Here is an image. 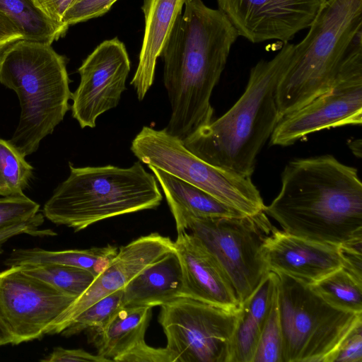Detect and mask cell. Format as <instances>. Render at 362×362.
I'll return each instance as SVG.
<instances>
[{
    "label": "cell",
    "mask_w": 362,
    "mask_h": 362,
    "mask_svg": "<svg viewBox=\"0 0 362 362\" xmlns=\"http://www.w3.org/2000/svg\"><path fill=\"white\" fill-rule=\"evenodd\" d=\"M23 39L14 23L0 11V52L13 42Z\"/></svg>",
    "instance_id": "obj_38"
},
{
    "label": "cell",
    "mask_w": 362,
    "mask_h": 362,
    "mask_svg": "<svg viewBox=\"0 0 362 362\" xmlns=\"http://www.w3.org/2000/svg\"><path fill=\"white\" fill-rule=\"evenodd\" d=\"M171 362L170 355L164 348H154L146 341L136 346L126 354L121 356L117 362Z\"/></svg>",
    "instance_id": "obj_33"
},
{
    "label": "cell",
    "mask_w": 362,
    "mask_h": 362,
    "mask_svg": "<svg viewBox=\"0 0 362 362\" xmlns=\"http://www.w3.org/2000/svg\"><path fill=\"white\" fill-rule=\"evenodd\" d=\"M293 51L294 45L286 42L272 59L259 61L239 99L222 116L184 139L185 146L212 165L251 177L259 153L280 120L276 90Z\"/></svg>",
    "instance_id": "obj_3"
},
{
    "label": "cell",
    "mask_w": 362,
    "mask_h": 362,
    "mask_svg": "<svg viewBox=\"0 0 362 362\" xmlns=\"http://www.w3.org/2000/svg\"><path fill=\"white\" fill-rule=\"evenodd\" d=\"M138 160L160 168L209 193L245 216L264 211L261 194L251 177L237 175L203 160L168 133L144 126L130 148Z\"/></svg>",
    "instance_id": "obj_9"
},
{
    "label": "cell",
    "mask_w": 362,
    "mask_h": 362,
    "mask_svg": "<svg viewBox=\"0 0 362 362\" xmlns=\"http://www.w3.org/2000/svg\"><path fill=\"white\" fill-rule=\"evenodd\" d=\"M42 362H109L99 355L91 354L83 349H67L62 347L54 348L53 351L44 358Z\"/></svg>",
    "instance_id": "obj_34"
},
{
    "label": "cell",
    "mask_w": 362,
    "mask_h": 362,
    "mask_svg": "<svg viewBox=\"0 0 362 362\" xmlns=\"http://www.w3.org/2000/svg\"><path fill=\"white\" fill-rule=\"evenodd\" d=\"M238 36L252 43L288 42L308 28L322 0H217Z\"/></svg>",
    "instance_id": "obj_14"
},
{
    "label": "cell",
    "mask_w": 362,
    "mask_h": 362,
    "mask_svg": "<svg viewBox=\"0 0 362 362\" xmlns=\"http://www.w3.org/2000/svg\"><path fill=\"white\" fill-rule=\"evenodd\" d=\"M34 5L54 23L68 29L63 18L74 0H32Z\"/></svg>",
    "instance_id": "obj_36"
},
{
    "label": "cell",
    "mask_w": 362,
    "mask_h": 362,
    "mask_svg": "<svg viewBox=\"0 0 362 362\" xmlns=\"http://www.w3.org/2000/svg\"><path fill=\"white\" fill-rule=\"evenodd\" d=\"M129 71L127 49L117 37L100 43L83 62L71 98L72 117L82 129L94 128L99 116L117 106Z\"/></svg>",
    "instance_id": "obj_13"
},
{
    "label": "cell",
    "mask_w": 362,
    "mask_h": 362,
    "mask_svg": "<svg viewBox=\"0 0 362 362\" xmlns=\"http://www.w3.org/2000/svg\"><path fill=\"white\" fill-rule=\"evenodd\" d=\"M361 122L362 33L347 52L330 88L282 117L270 136V143L289 146L322 129Z\"/></svg>",
    "instance_id": "obj_11"
},
{
    "label": "cell",
    "mask_w": 362,
    "mask_h": 362,
    "mask_svg": "<svg viewBox=\"0 0 362 362\" xmlns=\"http://www.w3.org/2000/svg\"><path fill=\"white\" fill-rule=\"evenodd\" d=\"M40 205L24 194L0 198V230L33 219Z\"/></svg>",
    "instance_id": "obj_30"
},
{
    "label": "cell",
    "mask_w": 362,
    "mask_h": 362,
    "mask_svg": "<svg viewBox=\"0 0 362 362\" xmlns=\"http://www.w3.org/2000/svg\"><path fill=\"white\" fill-rule=\"evenodd\" d=\"M177 233H190L224 270L242 304L257 289L270 272L262 245L274 226L264 211L252 216L202 218L174 216Z\"/></svg>",
    "instance_id": "obj_8"
},
{
    "label": "cell",
    "mask_w": 362,
    "mask_h": 362,
    "mask_svg": "<svg viewBox=\"0 0 362 362\" xmlns=\"http://www.w3.org/2000/svg\"><path fill=\"white\" fill-rule=\"evenodd\" d=\"M151 309L146 306L121 308L108 325L98 333V355L109 361H117L145 341Z\"/></svg>",
    "instance_id": "obj_22"
},
{
    "label": "cell",
    "mask_w": 362,
    "mask_h": 362,
    "mask_svg": "<svg viewBox=\"0 0 362 362\" xmlns=\"http://www.w3.org/2000/svg\"><path fill=\"white\" fill-rule=\"evenodd\" d=\"M264 212L284 231L339 246L362 236L358 170L332 155L295 159L281 173L277 196Z\"/></svg>",
    "instance_id": "obj_2"
},
{
    "label": "cell",
    "mask_w": 362,
    "mask_h": 362,
    "mask_svg": "<svg viewBox=\"0 0 362 362\" xmlns=\"http://www.w3.org/2000/svg\"><path fill=\"white\" fill-rule=\"evenodd\" d=\"M20 267L24 272L76 298L84 293L96 277L87 270L58 264H23Z\"/></svg>",
    "instance_id": "obj_26"
},
{
    "label": "cell",
    "mask_w": 362,
    "mask_h": 362,
    "mask_svg": "<svg viewBox=\"0 0 362 362\" xmlns=\"http://www.w3.org/2000/svg\"><path fill=\"white\" fill-rule=\"evenodd\" d=\"M276 275L282 362H334L346 339L362 326V313L337 308L310 286Z\"/></svg>",
    "instance_id": "obj_7"
},
{
    "label": "cell",
    "mask_w": 362,
    "mask_h": 362,
    "mask_svg": "<svg viewBox=\"0 0 362 362\" xmlns=\"http://www.w3.org/2000/svg\"><path fill=\"white\" fill-rule=\"evenodd\" d=\"M186 0H144L145 31L139 64L130 82L142 100L151 87L157 59L170 35Z\"/></svg>",
    "instance_id": "obj_18"
},
{
    "label": "cell",
    "mask_w": 362,
    "mask_h": 362,
    "mask_svg": "<svg viewBox=\"0 0 362 362\" xmlns=\"http://www.w3.org/2000/svg\"><path fill=\"white\" fill-rule=\"evenodd\" d=\"M252 362H282V330L277 290Z\"/></svg>",
    "instance_id": "obj_29"
},
{
    "label": "cell",
    "mask_w": 362,
    "mask_h": 362,
    "mask_svg": "<svg viewBox=\"0 0 362 362\" xmlns=\"http://www.w3.org/2000/svg\"><path fill=\"white\" fill-rule=\"evenodd\" d=\"M270 272L312 286L343 267L339 246L297 236L274 227L262 245Z\"/></svg>",
    "instance_id": "obj_16"
},
{
    "label": "cell",
    "mask_w": 362,
    "mask_h": 362,
    "mask_svg": "<svg viewBox=\"0 0 362 362\" xmlns=\"http://www.w3.org/2000/svg\"><path fill=\"white\" fill-rule=\"evenodd\" d=\"M51 45L21 39L0 53V83L16 93L21 109L9 141L25 156L38 149L71 108L66 62Z\"/></svg>",
    "instance_id": "obj_4"
},
{
    "label": "cell",
    "mask_w": 362,
    "mask_h": 362,
    "mask_svg": "<svg viewBox=\"0 0 362 362\" xmlns=\"http://www.w3.org/2000/svg\"><path fill=\"white\" fill-rule=\"evenodd\" d=\"M160 57L171 113L165 131L183 141L213 120L212 92L238 34L218 9L186 0Z\"/></svg>",
    "instance_id": "obj_1"
},
{
    "label": "cell",
    "mask_w": 362,
    "mask_h": 362,
    "mask_svg": "<svg viewBox=\"0 0 362 362\" xmlns=\"http://www.w3.org/2000/svg\"><path fill=\"white\" fill-rule=\"evenodd\" d=\"M117 0H74L65 13L63 23L69 25L100 16Z\"/></svg>",
    "instance_id": "obj_31"
},
{
    "label": "cell",
    "mask_w": 362,
    "mask_h": 362,
    "mask_svg": "<svg viewBox=\"0 0 362 362\" xmlns=\"http://www.w3.org/2000/svg\"><path fill=\"white\" fill-rule=\"evenodd\" d=\"M241 308L226 310L187 297L160 306L171 362H228Z\"/></svg>",
    "instance_id": "obj_10"
},
{
    "label": "cell",
    "mask_w": 362,
    "mask_h": 362,
    "mask_svg": "<svg viewBox=\"0 0 362 362\" xmlns=\"http://www.w3.org/2000/svg\"><path fill=\"white\" fill-rule=\"evenodd\" d=\"M118 250L110 245L62 251H49L37 247L16 249L11 252L4 264L8 267L23 264H58L81 268L97 276L115 258Z\"/></svg>",
    "instance_id": "obj_23"
},
{
    "label": "cell",
    "mask_w": 362,
    "mask_h": 362,
    "mask_svg": "<svg viewBox=\"0 0 362 362\" xmlns=\"http://www.w3.org/2000/svg\"><path fill=\"white\" fill-rule=\"evenodd\" d=\"M173 251H175L174 241L157 233L141 236L121 247L108 266L56 319L46 334L61 333L88 306L124 288L141 270Z\"/></svg>",
    "instance_id": "obj_15"
},
{
    "label": "cell",
    "mask_w": 362,
    "mask_h": 362,
    "mask_svg": "<svg viewBox=\"0 0 362 362\" xmlns=\"http://www.w3.org/2000/svg\"><path fill=\"white\" fill-rule=\"evenodd\" d=\"M43 221L44 217L42 214L38 213L33 219L29 221L0 230V244H2L15 235L22 233H28L34 235H55L52 230H38V226L43 223Z\"/></svg>",
    "instance_id": "obj_37"
},
{
    "label": "cell",
    "mask_w": 362,
    "mask_h": 362,
    "mask_svg": "<svg viewBox=\"0 0 362 362\" xmlns=\"http://www.w3.org/2000/svg\"><path fill=\"white\" fill-rule=\"evenodd\" d=\"M148 167L160 185L173 217L180 214L202 218L245 216L206 191L160 168Z\"/></svg>",
    "instance_id": "obj_21"
},
{
    "label": "cell",
    "mask_w": 362,
    "mask_h": 362,
    "mask_svg": "<svg viewBox=\"0 0 362 362\" xmlns=\"http://www.w3.org/2000/svg\"><path fill=\"white\" fill-rule=\"evenodd\" d=\"M76 298L24 272L20 266L0 272V317L14 345L46 334Z\"/></svg>",
    "instance_id": "obj_12"
},
{
    "label": "cell",
    "mask_w": 362,
    "mask_h": 362,
    "mask_svg": "<svg viewBox=\"0 0 362 362\" xmlns=\"http://www.w3.org/2000/svg\"><path fill=\"white\" fill-rule=\"evenodd\" d=\"M334 362H362V326L358 327L346 339Z\"/></svg>",
    "instance_id": "obj_35"
},
{
    "label": "cell",
    "mask_w": 362,
    "mask_h": 362,
    "mask_svg": "<svg viewBox=\"0 0 362 362\" xmlns=\"http://www.w3.org/2000/svg\"><path fill=\"white\" fill-rule=\"evenodd\" d=\"M343 259V268L362 282V236L339 245Z\"/></svg>",
    "instance_id": "obj_32"
},
{
    "label": "cell",
    "mask_w": 362,
    "mask_h": 362,
    "mask_svg": "<svg viewBox=\"0 0 362 362\" xmlns=\"http://www.w3.org/2000/svg\"><path fill=\"white\" fill-rule=\"evenodd\" d=\"M277 290V275L269 272L255 293L241 305L228 362H252Z\"/></svg>",
    "instance_id": "obj_20"
},
{
    "label": "cell",
    "mask_w": 362,
    "mask_h": 362,
    "mask_svg": "<svg viewBox=\"0 0 362 362\" xmlns=\"http://www.w3.org/2000/svg\"><path fill=\"white\" fill-rule=\"evenodd\" d=\"M123 288L95 302L81 313L61 333L71 337L87 329L102 331L122 305Z\"/></svg>",
    "instance_id": "obj_28"
},
{
    "label": "cell",
    "mask_w": 362,
    "mask_h": 362,
    "mask_svg": "<svg viewBox=\"0 0 362 362\" xmlns=\"http://www.w3.org/2000/svg\"><path fill=\"white\" fill-rule=\"evenodd\" d=\"M277 85L280 119L332 86L340 65L362 33V0L324 1Z\"/></svg>",
    "instance_id": "obj_6"
},
{
    "label": "cell",
    "mask_w": 362,
    "mask_h": 362,
    "mask_svg": "<svg viewBox=\"0 0 362 362\" xmlns=\"http://www.w3.org/2000/svg\"><path fill=\"white\" fill-rule=\"evenodd\" d=\"M349 148L351 151H353L354 153L356 156L361 157V140L356 139L351 141L349 144Z\"/></svg>",
    "instance_id": "obj_40"
},
{
    "label": "cell",
    "mask_w": 362,
    "mask_h": 362,
    "mask_svg": "<svg viewBox=\"0 0 362 362\" xmlns=\"http://www.w3.org/2000/svg\"><path fill=\"white\" fill-rule=\"evenodd\" d=\"M13 338L4 322L0 317V346L6 344H13Z\"/></svg>",
    "instance_id": "obj_39"
},
{
    "label": "cell",
    "mask_w": 362,
    "mask_h": 362,
    "mask_svg": "<svg viewBox=\"0 0 362 362\" xmlns=\"http://www.w3.org/2000/svg\"><path fill=\"white\" fill-rule=\"evenodd\" d=\"M0 11L14 23L24 40L52 44L67 30L48 19L32 0H0Z\"/></svg>",
    "instance_id": "obj_24"
},
{
    "label": "cell",
    "mask_w": 362,
    "mask_h": 362,
    "mask_svg": "<svg viewBox=\"0 0 362 362\" xmlns=\"http://www.w3.org/2000/svg\"><path fill=\"white\" fill-rule=\"evenodd\" d=\"M43 208L52 223L75 231L109 218L157 208L163 196L153 174L139 160L129 168L75 167Z\"/></svg>",
    "instance_id": "obj_5"
},
{
    "label": "cell",
    "mask_w": 362,
    "mask_h": 362,
    "mask_svg": "<svg viewBox=\"0 0 362 362\" xmlns=\"http://www.w3.org/2000/svg\"><path fill=\"white\" fill-rule=\"evenodd\" d=\"M33 177V167L9 140L0 137V195L23 194Z\"/></svg>",
    "instance_id": "obj_27"
},
{
    "label": "cell",
    "mask_w": 362,
    "mask_h": 362,
    "mask_svg": "<svg viewBox=\"0 0 362 362\" xmlns=\"http://www.w3.org/2000/svg\"><path fill=\"white\" fill-rule=\"evenodd\" d=\"M361 283L342 267L310 286L332 305L362 313Z\"/></svg>",
    "instance_id": "obj_25"
},
{
    "label": "cell",
    "mask_w": 362,
    "mask_h": 362,
    "mask_svg": "<svg viewBox=\"0 0 362 362\" xmlns=\"http://www.w3.org/2000/svg\"><path fill=\"white\" fill-rule=\"evenodd\" d=\"M183 275L175 251L168 252L137 274L123 288V306L153 308L182 296Z\"/></svg>",
    "instance_id": "obj_19"
},
{
    "label": "cell",
    "mask_w": 362,
    "mask_h": 362,
    "mask_svg": "<svg viewBox=\"0 0 362 362\" xmlns=\"http://www.w3.org/2000/svg\"><path fill=\"white\" fill-rule=\"evenodd\" d=\"M327 1V0H322V1H323V2H324V1Z\"/></svg>",
    "instance_id": "obj_41"
},
{
    "label": "cell",
    "mask_w": 362,
    "mask_h": 362,
    "mask_svg": "<svg viewBox=\"0 0 362 362\" xmlns=\"http://www.w3.org/2000/svg\"><path fill=\"white\" fill-rule=\"evenodd\" d=\"M174 244L182 270V297L226 310L241 308L224 270L190 233L185 230L177 233Z\"/></svg>",
    "instance_id": "obj_17"
}]
</instances>
